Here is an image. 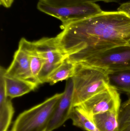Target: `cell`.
Masks as SVG:
<instances>
[{
    "label": "cell",
    "instance_id": "obj_1",
    "mask_svg": "<svg viewBox=\"0 0 130 131\" xmlns=\"http://www.w3.org/2000/svg\"><path fill=\"white\" fill-rule=\"evenodd\" d=\"M56 38L76 65L112 48L130 43V17L122 12L103 11L62 24Z\"/></svg>",
    "mask_w": 130,
    "mask_h": 131
},
{
    "label": "cell",
    "instance_id": "obj_2",
    "mask_svg": "<svg viewBox=\"0 0 130 131\" xmlns=\"http://www.w3.org/2000/svg\"><path fill=\"white\" fill-rule=\"evenodd\" d=\"M72 78L73 107L80 105L109 85L107 71L97 67L76 65Z\"/></svg>",
    "mask_w": 130,
    "mask_h": 131
},
{
    "label": "cell",
    "instance_id": "obj_3",
    "mask_svg": "<svg viewBox=\"0 0 130 131\" xmlns=\"http://www.w3.org/2000/svg\"><path fill=\"white\" fill-rule=\"evenodd\" d=\"M63 92L24 111L14 122L10 131H46L53 111Z\"/></svg>",
    "mask_w": 130,
    "mask_h": 131
},
{
    "label": "cell",
    "instance_id": "obj_4",
    "mask_svg": "<svg viewBox=\"0 0 130 131\" xmlns=\"http://www.w3.org/2000/svg\"><path fill=\"white\" fill-rule=\"evenodd\" d=\"M33 43L37 51L44 61L38 76L40 84L47 82L49 75L67 57L59 45L56 37L43 38Z\"/></svg>",
    "mask_w": 130,
    "mask_h": 131
},
{
    "label": "cell",
    "instance_id": "obj_5",
    "mask_svg": "<svg viewBox=\"0 0 130 131\" xmlns=\"http://www.w3.org/2000/svg\"><path fill=\"white\" fill-rule=\"evenodd\" d=\"M37 9L62 21V24L84 19L103 11L97 4L87 2L72 6L54 7L38 2Z\"/></svg>",
    "mask_w": 130,
    "mask_h": 131
},
{
    "label": "cell",
    "instance_id": "obj_6",
    "mask_svg": "<svg viewBox=\"0 0 130 131\" xmlns=\"http://www.w3.org/2000/svg\"><path fill=\"white\" fill-rule=\"evenodd\" d=\"M78 65L97 67L107 72L130 68V43L108 49Z\"/></svg>",
    "mask_w": 130,
    "mask_h": 131
},
{
    "label": "cell",
    "instance_id": "obj_7",
    "mask_svg": "<svg viewBox=\"0 0 130 131\" xmlns=\"http://www.w3.org/2000/svg\"><path fill=\"white\" fill-rule=\"evenodd\" d=\"M121 105L120 95L118 91L109 85L106 89L76 107L91 118L107 112L119 111Z\"/></svg>",
    "mask_w": 130,
    "mask_h": 131
},
{
    "label": "cell",
    "instance_id": "obj_8",
    "mask_svg": "<svg viewBox=\"0 0 130 131\" xmlns=\"http://www.w3.org/2000/svg\"><path fill=\"white\" fill-rule=\"evenodd\" d=\"M73 78L67 80L63 94L56 104L46 131H53L62 126L71 118L73 110Z\"/></svg>",
    "mask_w": 130,
    "mask_h": 131
},
{
    "label": "cell",
    "instance_id": "obj_9",
    "mask_svg": "<svg viewBox=\"0 0 130 131\" xmlns=\"http://www.w3.org/2000/svg\"><path fill=\"white\" fill-rule=\"evenodd\" d=\"M5 75L26 81L37 86L39 85L32 75L29 54L21 40L18 49L14 55L13 61L6 69Z\"/></svg>",
    "mask_w": 130,
    "mask_h": 131
},
{
    "label": "cell",
    "instance_id": "obj_10",
    "mask_svg": "<svg viewBox=\"0 0 130 131\" xmlns=\"http://www.w3.org/2000/svg\"><path fill=\"white\" fill-rule=\"evenodd\" d=\"M11 99L6 95L4 75L0 73V131H7L11 123L14 109Z\"/></svg>",
    "mask_w": 130,
    "mask_h": 131
},
{
    "label": "cell",
    "instance_id": "obj_11",
    "mask_svg": "<svg viewBox=\"0 0 130 131\" xmlns=\"http://www.w3.org/2000/svg\"><path fill=\"white\" fill-rule=\"evenodd\" d=\"M4 78L6 95L11 99L24 95L38 87L26 81L6 76L5 74Z\"/></svg>",
    "mask_w": 130,
    "mask_h": 131
},
{
    "label": "cell",
    "instance_id": "obj_12",
    "mask_svg": "<svg viewBox=\"0 0 130 131\" xmlns=\"http://www.w3.org/2000/svg\"><path fill=\"white\" fill-rule=\"evenodd\" d=\"M109 85L130 95V68L107 72Z\"/></svg>",
    "mask_w": 130,
    "mask_h": 131
},
{
    "label": "cell",
    "instance_id": "obj_13",
    "mask_svg": "<svg viewBox=\"0 0 130 131\" xmlns=\"http://www.w3.org/2000/svg\"><path fill=\"white\" fill-rule=\"evenodd\" d=\"M119 111L98 114L91 118L99 131H118Z\"/></svg>",
    "mask_w": 130,
    "mask_h": 131
},
{
    "label": "cell",
    "instance_id": "obj_14",
    "mask_svg": "<svg viewBox=\"0 0 130 131\" xmlns=\"http://www.w3.org/2000/svg\"><path fill=\"white\" fill-rule=\"evenodd\" d=\"M76 67V65L66 58L49 75L47 82L53 85L59 82L73 78L75 74Z\"/></svg>",
    "mask_w": 130,
    "mask_h": 131
},
{
    "label": "cell",
    "instance_id": "obj_15",
    "mask_svg": "<svg viewBox=\"0 0 130 131\" xmlns=\"http://www.w3.org/2000/svg\"><path fill=\"white\" fill-rule=\"evenodd\" d=\"M21 40L23 41L29 54L32 75L40 84L38 81V76L43 65V60L37 51L33 41L31 42L24 38H22Z\"/></svg>",
    "mask_w": 130,
    "mask_h": 131
},
{
    "label": "cell",
    "instance_id": "obj_16",
    "mask_svg": "<svg viewBox=\"0 0 130 131\" xmlns=\"http://www.w3.org/2000/svg\"><path fill=\"white\" fill-rule=\"evenodd\" d=\"M70 119L74 126L86 131H99L91 118L81 111L78 108H73Z\"/></svg>",
    "mask_w": 130,
    "mask_h": 131
},
{
    "label": "cell",
    "instance_id": "obj_17",
    "mask_svg": "<svg viewBox=\"0 0 130 131\" xmlns=\"http://www.w3.org/2000/svg\"><path fill=\"white\" fill-rule=\"evenodd\" d=\"M118 131H130V97L121 105Z\"/></svg>",
    "mask_w": 130,
    "mask_h": 131
},
{
    "label": "cell",
    "instance_id": "obj_18",
    "mask_svg": "<svg viewBox=\"0 0 130 131\" xmlns=\"http://www.w3.org/2000/svg\"><path fill=\"white\" fill-rule=\"evenodd\" d=\"M64 3L67 5H76L87 2L95 3L97 2H104L106 3L118 2L121 0H63Z\"/></svg>",
    "mask_w": 130,
    "mask_h": 131
},
{
    "label": "cell",
    "instance_id": "obj_19",
    "mask_svg": "<svg viewBox=\"0 0 130 131\" xmlns=\"http://www.w3.org/2000/svg\"><path fill=\"white\" fill-rule=\"evenodd\" d=\"M117 10L124 12L130 17V2L121 5L118 8Z\"/></svg>",
    "mask_w": 130,
    "mask_h": 131
},
{
    "label": "cell",
    "instance_id": "obj_20",
    "mask_svg": "<svg viewBox=\"0 0 130 131\" xmlns=\"http://www.w3.org/2000/svg\"><path fill=\"white\" fill-rule=\"evenodd\" d=\"M14 0H0L1 5L5 8L10 7L12 5Z\"/></svg>",
    "mask_w": 130,
    "mask_h": 131
}]
</instances>
